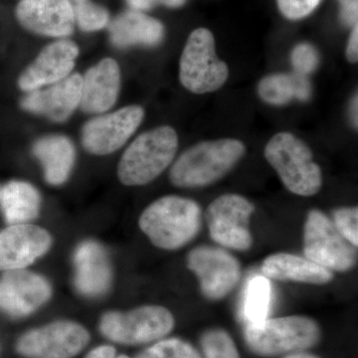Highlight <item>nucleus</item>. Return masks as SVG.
<instances>
[{"label":"nucleus","mask_w":358,"mask_h":358,"mask_svg":"<svg viewBox=\"0 0 358 358\" xmlns=\"http://www.w3.org/2000/svg\"><path fill=\"white\" fill-rule=\"evenodd\" d=\"M0 352H1V348H0Z\"/></svg>","instance_id":"58836bf2"},{"label":"nucleus","mask_w":358,"mask_h":358,"mask_svg":"<svg viewBox=\"0 0 358 358\" xmlns=\"http://www.w3.org/2000/svg\"><path fill=\"white\" fill-rule=\"evenodd\" d=\"M110 43L115 48L134 46L155 47L164 38V26L143 11H124L109 23Z\"/></svg>","instance_id":"aec40b11"},{"label":"nucleus","mask_w":358,"mask_h":358,"mask_svg":"<svg viewBox=\"0 0 358 358\" xmlns=\"http://www.w3.org/2000/svg\"><path fill=\"white\" fill-rule=\"evenodd\" d=\"M272 301V286L265 275H255L245 289L242 313L247 324H259L268 319Z\"/></svg>","instance_id":"393cba45"},{"label":"nucleus","mask_w":358,"mask_h":358,"mask_svg":"<svg viewBox=\"0 0 358 358\" xmlns=\"http://www.w3.org/2000/svg\"><path fill=\"white\" fill-rule=\"evenodd\" d=\"M0 208L7 225L31 223L39 217L42 196L31 183L15 179L1 188Z\"/></svg>","instance_id":"5701e85b"},{"label":"nucleus","mask_w":358,"mask_h":358,"mask_svg":"<svg viewBox=\"0 0 358 358\" xmlns=\"http://www.w3.org/2000/svg\"><path fill=\"white\" fill-rule=\"evenodd\" d=\"M32 154L41 164L48 185L60 186L67 182L76 162V148L68 136H42L33 143Z\"/></svg>","instance_id":"412c9836"},{"label":"nucleus","mask_w":358,"mask_h":358,"mask_svg":"<svg viewBox=\"0 0 358 358\" xmlns=\"http://www.w3.org/2000/svg\"><path fill=\"white\" fill-rule=\"evenodd\" d=\"M15 17L27 31L53 38L70 36L76 25L67 0H20Z\"/></svg>","instance_id":"a211bd4d"},{"label":"nucleus","mask_w":358,"mask_h":358,"mask_svg":"<svg viewBox=\"0 0 358 358\" xmlns=\"http://www.w3.org/2000/svg\"><path fill=\"white\" fill-rule=\"evenodd\" d=\"M263 275L275 281L327 285L333 281L331 271L303 257L289 253H275L267 257L261 267Z\"/></svg>","instance_id":"4be33fe9"},{"label":"nucleus","mask_w":358,"mask_h":358,"mask_svg":"<svg viewBox=\"0 0 358 358\" xmlns=\"http://www.w3.org/2000/svg\"><path fill=\"white\" fill-rule=\"evenodd\" d=\"M205 358H240L237 346L227 331L212 329L200 338Z\"/></svg>","instance_id":"cd10ccee"},{"label":"nucleus","mask_w":358,"mask_h":358,"mask_svg":"<svg viewBox=\"0 0 358 358\" xmlns=\"http://www.w3.org/2000/svg\"><path fill=\"white\" fill-rule=\"evenodd\" d=\"M245 150L244 143L234 138L201 141L179 155L169 171V179L180 188L210 185L232 171Z\"/></svg>","instance_id":"f03ea898"},{"label":"nucleus","mask_w":358,"mask_h":358,"mask_svg":"<svg viewBox=\"0 0 358 358\" xmlns=\"http://www.w3.org/2000/svg\"><path fill=\"white\" fill-rule=\"evenodd\" d=\"M186 265L199 279L200 291L209 301L227 296L240 282L241 264L220 247L199 246L188 253Z\"/></svg>","instance_id":"9b49d317"},{"label":"nucleus","mask_w":358,"mask_h":358,"mask_svg":"<svg viewBox=\"0 0 358 358\" xmlns=\"http://www.w3.org/2000/svg\"><path fill=\"white\" fill-rule=\"evenodd\" d=\"M322 331L312 317L305 315L266 319L247 324L244 339L252 352L263 357L305 352L319 343Z\"/></svg>","instance_id":"20e7f679"},{"label":"nucleus","mask_w":358,"mask_h":358,"mask_svg":"<svg viewBox=\"0 0 358 358\" xmlns=\"http://www.w3.org/2000/svg\"><path fill=\"white\" fill-rule=\"evenodd\" d=\"M52 246L51 233L41 226L7 225L0 231V272L27 268L46 255Z\"/></svg>","instance_id":"2eb2a0df"},{"label":"nucleus","mask_w":358,"mask_h":358,"mask_svg":"<svg viewBox=\"0 0 358 358\" xmlns=\"http://www.w3.org/2000/svg\"><path fill=\"white\" fill-rule=\"evenodd\" d=\"M131 9L147 11L157 6H166L169 8H179L185 6L188 0H126Z\"/></svg>","instance_id":"2f4dec72"},{"label":"nucleus","mask_w":358,"mask_h":358,"mask_svg":"<svg viewBox=\"0 0 358 358\" xmlns=\"http://www.w3.org/2000/svg\"><path fill=\"white\" fill-rule=\"evenodd\" d=\"M228 76V66L216 55L215 40L210 30H193L179 62V80L182 86L199 95L212 93L226 83Z\"/></svg>","instance_id":"0eeeda50"},{"label":"nucleus","mask_w":358,"mask_h":358,"mask_svg":"<svg viewBox=\"0 0 358 358\" xmlns=\"http://www.w3.org/2000/svg\"><path fill=\"white\" fill-rule=\"evenodd\" d=\"M178 136L171 127L162 126L136 136L117 164V178L126 186H143L154 181L173 164Z\"/></svg>","instance_id":"7ed1b4c3"},{"label":"nucleus","mask_w":358,"mask_h":358,"mask_svg":"<svg viewBox=\"0 0 358 358\" xmlns=\"http://www.w3.org/2000/svg\"><path fill=\"white\" fill-rule=\"evenodd\" d=\"M0 194H1V187H0Z\"/></svg>","instance_id":"4c0bfd02"},{"label":"nucleus","mask_w":358,"mask_h":358,"mask_svg":"<svg viewBox=\"0 0 358 358\" xmlns=\"http://www.w3.org/2000/svg\"><path fill=\"white\" fill-rule=\"evenodd\" d=\"M69 2L75 22L84 32H96L107 27L110 13L106 7L92 0H67Z\"/></svg>","instance_id":"a878e982"},{"label":"nucleus","mask_w":358,"mask_h":358,"mask_svg":"<svg viewBox=\"0 0 358 358\" xmlns=\"http://www.w3.org/2000/svg\"><path fill=\"white\" fill-rule=\"evenodd\" d=\"M90 341L91 334L84 324L55 320L21 334L14 348L22 358H75Z\"/></svg>","instance_id":"6e6552de"},{"label":"nucleus","mask_w":358,"mask_h":358,"mask_svg":"<svg viewBox=\"0 0 358 358\" xmlns=\"http://www.w3.org/2000/svg\"><path fill=\"white\" fill-rule=\"evenodd\" d=\"M81 88V75L73 73L56 83L28 92L21 99L20 107L52 122H64L79 108Z\"/></svg>","instance_id":"f3484780"},{"label":"nucleus","mask_w":358,"mask_h":358,"mask_svg":"<svg viewBox=\"0 0 358 358\" xmlns=\"http://www.w3.org/2000/svg\"><path fill=\"white\" fill-rule=\"evenodd\" d=\"M285 358H320L317 355H310V353L301 352L292 353V355H287Z\"/></svg>","instance_id":"e433bc0d"},{"label":"nucleus","mask_w":358,"mask_h":358,"mask_svg":"<svg viewBox=\"0 0 358 358\" xmlns=\"http://www.w3.org/2000/svg\"><path fill=\"white\" fill-rule=\"evenodd\" d=\"M265 157L289 192L308 197L322 188V169L312 150L293 134H275L266 145Z\"/></svg>","instance_id":"39448f33"},{"label":"nucleus","mask_w":358,"mask_h":358,"mask_svg":"<svg viewBox=\"0 0 358 358\" xmlns=\"http://www.w3.org/2000/svg\"><path fill=\"white\" fill-rule=\"evenodd\" d=\"M259 95L270 105L282 106L291 101L305 102L312 96V85L306 76L296 74H273L264 78L258 87Z\"/></svg>","instance_id":"b1692460"},{"label":"nucleus","mask_w":358,"mask_h":358,"mask_svg":"<svg viewBox=\"0 0 358 358\" xmlns=\"http://www.w3.org/2000/svg\"><path fill=\"white\" fill-rule=\"evenodd\" d=\"M346 57L352 63H357L358 60V24L352 26V33L348 39L346 47Z\"/></svg>","instance_id":"f704fd0d"},{"label":"nucleus","mask_w":358,"mask_h":358,"mask_svg":"<svg viewBox=\"0 0 358 358\" xmlns=\"http://www.w3.org/2000/svg\"><path fill=\"white\" fill-rule=\"evenodd\" d=\"M73 286L80 296L96 300L109 293L114 282V267L109 251L100 241L85 239L73 250Z\"/></svg>","instance_id":"4468645a"},{"label":"nucleus","mask_w":358,"mask_h":358,"mask_svg":"<svg viewBox=\"0 0 358 358\" xmlns=\"http://www.w3.org/2000/svg\"><path fill=\"white\" fill-rule=\"evenodd\" d=\"M145 117V110L131 105L96 115L84 124L81 141L85 150L94 155H108L126 145Z\"/></svg>","instance_id":"ddd939ff"},{"label":"nucleus","mask_w":358,"mask_h":358,"mask_svg":"<svg viewBox=\"0 0 358 358\" xmlns=\"http://www.w3.org/2000/svg\"><path fill=\"white\" fill-rule=\"evenodd\" d=\"M355 247L339 234L324 212L313 209L303 227V254L306 258L331 272H348L357 263Z\"/></svg>","instance_id":"1a4fd4ad"},{"label":"nucleus","mask_w":358,"mask_h":358,"mask_svg":"<svg viewBox=\"0 0 358 358\" xmlns=\"http://www.w3.org/2000/svg\"><path fill=\"white\" fill-rule=\"evenodd\" d=\"M134 358H202L199 350L178 338H162L138 353Z\"/></svg>","instance_id":"bb28decb"},{"label":"nucleus","mask_w":358,"mask_h":358,"mask_svg":"<svg viewBox=\"0 0 358 358\" xmlns=\"http://www.w3.org/2000/svg\"><path fill=\"white\" fill-rule=\"evenodd\" d=\"M79 52L78 45L69 39H59L47 45L21 73L18 87L28 93L61 81L72 74Z\"/></svg>","instance_id":"dca6fc26"},{"label":"nucleus","mask_w":358,"mask_h":358,"mask_svg":"<svg viewBox=\"0 0 358 358\" xmlns=\"http://www.w3.org/2000/svg\"><path fill=\"white\" fill-rule=\"evenodd\" d=\"M254 211V204L242 195H221L205 211L210 237L224 248L247 251L253 244L249 225Z\"/></svg>","instance_id":"9d476101"},{"label":"nucleus","mask_w":358,"mask_h":358,"mask_svg":"<svg viewBox=\"0 0 358 358\" xmlns=\"http://www.w3.org/2000/svg\"><path fill=\"white\" fill-rule=\"evenodd\" d=\"M291 61L296 74L307 77V75L317 69L320 56L313 45L301 43L296 45L292 51Z\"/></svg>","instance_id":"c756f323"},{"label":"nucleus","mask_w":358,"mask_h":358,"mask_svg":"<svg viewBox=\"0 0 358 358\" xmlns=\"http://www.w3.org/2000/svg\"><path fill=\"white\" fill-rule=\"evenodd\" d=\"M322 0H277L280 13L289 20H300L312 14Z\"/></svg>","instance_id":"7c9ffc66"},{"label":"nucleus","mask_w":358,"mask_h":358,"mask_svg":"<svg viewBox=\"0 0 358 358\" xmlns=\"http://www.w3.org/2000/svg\"><path fill=\"white\" fill-rule=\"evenodd\" d=\"M334 224L336 230L348 243L358 246V209L357 207H343L334 212Z\"/></svg>","instance_id":"c85d7f7f"},{"label":"nucleus","mask_w":358,"mask_h":358,"mask_svg":"<svg viewBox=\"0 0 358 358\" xmlns=\"http://www.w3.org/2000/svg\"><path fill=\"white\" fill-rule=\"evenodd\" d=\"M53 296L51 282L28 268L0 275V312L11 319H24L44 307Z\"/></svg>","instance_id":"f8f14e48"},{"label":"nucleus","mask_w":358,"mask_h":358,"mask_svg":"<svg viewBox=\"0 0 358 358\" xmlns=\"http://www.w3.org/2000/svg\"><path fill=\"white\" fill-rule=\"evenodd\" d=\"M341 4V18L346 25L357 24L358 0H338Z\"/></svg>","instance_id":"473e14b6"},{"label":"nucleus","mask_w":358,"mask_h":358,"mask_svg":"<svg viewBox=\"0 0 358 358\" xmlns=\"http://www.w3.org/2000/svg\"><path fill=\"white\" fill-rule=\"evenodd\" d=\"M176 320L169 308L145 305L129 310H108L101 315L98 329L113 343L136 346L154 343L173 331Z\"/></svg>","instance_id":"423d86ee"},{"label":"nucleus","mask_w":358,"mask_h":358,"mask_svg":"<svg viewBox=\"0 0 358 358\" xmlns=\"http://www.w3.org/2000/svg\"><path fill=\"white\" fill-rule=\"evenodd\" d=\"M201 224L199 204L178 195L155 200L138 219V227L150 243L166 251H176L190 243L199 234Z\"/></svg>","instance_id":"f257e3e1"},{"label":"nucleus","mask_w":358,"mask_h":358,"mask_svg":"<svg viewBox=\"0 0 358 358\" xmlns=\"http://www.w3.org/2000/svg\"><path fill=\"white\" fill-rule=\"evenodd\" d=\"M84 358H131L129 355L117 352V348L112 345H101L95 346Z\"/></svg>","instance_id":"72a5a7b5"},{"label":"nucleus","mask_w":358,"mask_h":358,"mask_svg":"<svg viewBox=\"0 0 358 358\" xmlns=\"http://www.w3.org/2000/svg\"><path fill=\"white\" fill-rule=\"evenodd\" d=\"M357 96H355L352 99V106H350V115H352L353 126H355V128H357Z\"/></svg>","instance_id":"c9c22d12"},{"label":"nucleus","mask_w":358,"mask_h":358,"mask_svg":"<svg viewBox=\"0 0 358 358\" xmlns=\"http://www.w3.org/2000/svg\"><path fill=\"white\" fill-rule=\"evenodd\" d=\"M121 91V70L117 61L103 58L82 76L80 109L102 115L112 109Z\"/></svg>","instance_id":"6ab92c4d"}]
</instances>
